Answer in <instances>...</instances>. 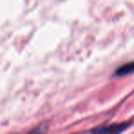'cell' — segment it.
<instances>
[{
	"instance_id": "6da1fadb",
	"label": "cell",
	"mask_w": 134,
	"mask_h": 134,
	"mask_svg": "<svg viewBox=\"0 0 134 134\" xmlns=\"http://www.w3.org/2000/svg\"><path fill=\"white\" fill-rule=\"evenodd\" d=\"M131 125V121L130 122H123L120 123V124H114L111 125V126L108 127H103L101 129H96V130H93L91 131H95V132H115V133H119V132H121L123 130H125L129 126Z\"/></svg>"
},
{
	"instance_id": "7a4b0ae2",
	"label": "cell",
	"mask_w": 134,
	"mask_h": 134,
	"mask_svg": "<svg viewBox=\"0 0 134 134\" xmlns=\"http://www.w3.org/2000/svg\"><path fill=\"white\" fill-rule=\"evenodd\" d=\"M133 63L130 62L129 63H125L123 64L122 66L119 67L117 70H116L115 74L114 75L115 76H124V75H130V74L133 73Z\"/></svg>"
}]
</instances>
